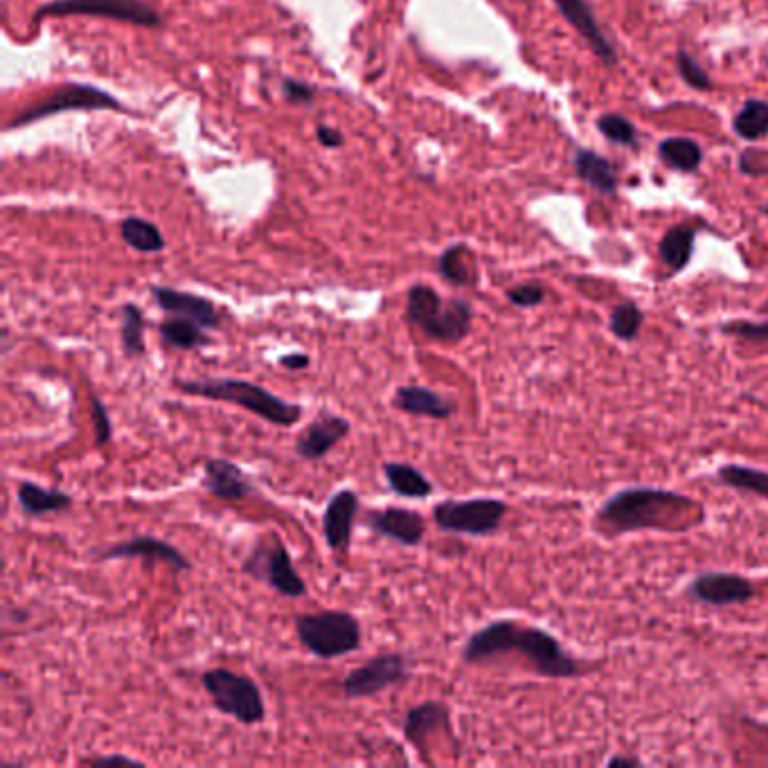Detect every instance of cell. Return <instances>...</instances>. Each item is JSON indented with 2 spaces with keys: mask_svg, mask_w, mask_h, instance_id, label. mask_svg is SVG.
I'll list each match as a JSON object with an SVG mask.
<instances>
[{
  "mask_svg": "<svg viewBox=\"0 0 768 768\" xmlns=\"http://www.w3.org/2000/svg\"><path fill=\"white\" fill-rule=\"evenodd\" d=\"M84 764L91 766H113V764H124V766H142L138 759H131L127 755H100V757H88Z\"/></svg>",
  "mask_w": 768,
  "mask_h": 768,
  "instance_id": "60d3db41",
  "label": "cell"
},
{
  "mask_svg": "<svg viewBox=\"0 0 768 768\" xmlns=\"http://www.w3.org/2000/svg\"><path fill=\"white\" fill-rule=\"evenodd\" d=\"M642 320H645V316H642V311L636 302H622V305H618L611 311L609 327L615 338H620L624 343H631L636 341L640 334Z\"/></svg>",
  "mask_w": 768,
  "mask_h": 768,
  "instance_id": "d6a6232c",
  "label": "cell"
},
{
  "mask_svg": "<svg viewBox=\"0 0 768 768\" xmlns=\"http://www.w3.org/2000/svg\"><path fill=\"white\" fill-rule=\"evenodd\" d=\"M205 332H208V329H203L201 325L192 323V320H185L178 316H169L158 325L160 341H163L167 350H181V352L203 350V347H208L212 343V338Z\"/></svg>",
  "mask_w": 768,
  "mask_h": 768,
  "instance_id": "cb8c5ba5",
  "label": "cell"
},
{
  "mask_svg": "<svg viewBox=\"0 0 768 768\" xmlns=\"http://www.w3.org/2000/svg\"><path fill=\"white\" fill-rule=\"evenodd\" d=\"M93 111V109H111V111H124V106L115 100L113 95L100 91V88L88 86V84H70V86H61L57 91H52L48 97H43L41 102L28 106L14 115V118L7 122V129H19L25 127V124L37 122L43 118H50V115L64 113V111Z\"/></svg>",
  "mask_w": 768,
  "mask_h": 768,
  "instance_id": "30bf717a",
  "label": "cell"
},
{
  "mask_svg": "<svg viewBox=\"0 0 768 768\" xmlns=\"http://www.w3.org/2000/svg\"><path fill=\"white\" fill-rule=\"evenodd\" d=\"M597 129L615 145L633 147L638 142V131L633 127V122L618 113H604L602 118H597Z\"/></svg>",
  "mask_w": 768,
  "mask_h": 768,
  "instance_id": "836d02e7",
  "label": "cell"
},
{
  "mask_svg": "<svg viewBox=\"0 0 768 768\" xmlns=\"http://www.w3.org/2000/svg\"><path fill=\"white\" fill-rule=\"evenodd\" d=\"M723 334L744 338V341H768V323H748V320H735L721 327Z\"/></svg>",
  "mask_w": 768,
  "mask_h": 768,
  "instance_id": "74e56055",
  "label": "cell"
},
{
  "mask_svg": "<svg viewBox=\"0 0 768 768\" xmlns=\"http://www.w3.org/2000/svg\"><path fill=\"white\" fill-rule=\"evenodd\" d=\"M406 320L431 341L455 345L469 336L473 309L467 300H444L428 284H415L406 296Z\"/></svg>",
  "mask_w": 768,
  "mask_h": 768,
  "instance_id": "277c9868",
  "label": "cell"
},
{
  "mask_svg": "<svg viewBox=\"0 0 768 768\" xmlns=\"http://www.w3.org/2000/svg\"><path fill=\"white\" fill-rule=\"evenodd\" d=\"M201 685L221 714H228L244 726H255L266 719L262 690L250 676L226 667H214L203 672Z\"/></svg>",
  "mask_w": 768,
  "mask_h": 768,
  "instance_id": "8992f818",
  "label": "cell"
},
{
  "mask_svg": "<svg viewBox=\"0 0 768 768\" xmlns=\"http://www.w3.org/2000/svg\"><path fill=\"white\" fill-rule=\"evenodd\" d=\"M16 500H19L21 512L28 519H39L46 514L68 512L75 505V498L57 487H41L32 480H19L16 485Z\"/></svg>",
  "mask_w": 768,
  "mask_h": 768,
  "instance_id": "7402d4cb",
  "label": "cell"
},
{
  "mask_svg": "<svg viewBox=\"0 0 768 768\" xmlns=\"http://www.w3.org/2000/svg\"><path fill=\"white\" fill-rule=\"evenodd\" d=\"M687 595L692 600L710 606L746 604L757 595L755 584L750 579L732 573H703L694 577L687 586Z\"/></svg>",
  "mask_w": 768,
  "mask_h": 768,
  "instance_id": "9a60e30c",
  "label": "cell"
},
{
  "mask_svg": "<svg viewBox=\"0 0 768 768\" xmlns=\"http://www.w3.org/2000/svg\"><path fill=\"white\" fill-rule=\"evenodd\" d=\"M505 514L507 503L489 496L469 500L446 498L433 505V523L437 528L449 534H467V537H489L498 532Z\"/></svg>",
  "mask_w": 768,
  "mask_h": 768,
  "instance_id": "ba28073f",
  "label": "cell"
},
{
  "mask_svg": "<svg viewBox=\"0 0 768 768\" xmlns=\"http://www.w3.org/2000/svg\"><path fill=\"white\" fill-rule=\"evenodd\" d=\"M361 509V498L354 489H338L329 498L323 514V539L329 550L347 552L352 543L354 521Z\"/></svg>",
  "mask_w": 768,
  "mask_h": 768,
  "instance_id": "2e32d148",
  "label": "cell"
},
{
  "mask_svg": "<svg viewBox=\"0 0 768 768\" xmlns=\"http://www.w3.org/2000/svg\"><path fill=\"white\" fill-rule=\"evenodd\" d=\"M120 232H122V239L127 241L133 250H138V253H160V250L165 248L163 232L158 230L156 223H151L147 219H140V217L124 219Z\"/></svg>",
  "mask_w": 768,
  "mask_h": 768,
  "instance_id": "4dcf8cb0",
  "label": "cell"
},
{
  "mask_svg": "<svg viewBox=\"0 0 768 768\" xmlns=\"http://www.w3.org/2000/svg\"><path fill=\"white\" fill-rule=\"evenodd\" d=\"M505 296L514 307L532 309L546 302V287L539 282H523V284H516L512 289H507Z\"/></svg>",
  "mask_w": 768,
  "mask_h": 768,
  "instance_id": "d590c367",
  "label": "cell"
},
{
  "mask_svg": "<svg viewBox=\"0 0 768 768\" xmlns=\"http://www.w3.org/2000/svg\"><path fill=\"white\" fill-rule=\"evenodd\" d=\"M93 559L97 561H120V559H142V561H160L176 573H185L192 568V561L185 557L183 550H178L172 543L151 537V534H138V537L113 543V546L93 550Z\"/></svg>",
  "mask_w": 768,
  "mask_h": 768,
  "instance_id": "7c38bea8",
  "label": "cell"
},
{
  "mask_svg": "<svg viewBox=\"0 0 768 768\" xmlns=\"http://www.w3.org/2000/svg\"><path fill=\"white\" fill-rule=\"evenodd\" d=\"M284 95L296 104L314 102V88L298 82V79H287V82H284Z\"/></svg>",
  "mask_w": 768,
  "mask_h": 768,
  "instance_id": "f35d334b",
  "label": "cell"
},
{
  "mask_svg": "<svg viewBox=\"0 0 768 768\" xmlns=\"http://www.w3.org/2000/svg\"><path fill=\"white\" fill-rule=\"evenodd\" d=\"M158 309H163L167 316H178L192 323L201 325L203 329H219L221 314L208 298L196 296V293L169 289V287H151Z\"/></svg>",
  "mask_w": 768,
  "mask_h": 768,
  "instance_id": "ac0fdd59",
  "label": "cell"
},
{
  "mask_svg": "<svg viewBox=\"0 0 768 768\" xmlns=\"http://www.w3.org/2000/svg\"><path fill=\"white\" fill-rule=\"evenodd\" d=\"M91 419H93V428H95V444L97 446H106L113 442V422L109 415V408L104 406V401L93 395L91 392Z\"/></svg>",
  "mask_w": 768,
  "mask_h": 768,
  "instance_id": "8d00e7d4",
  "label": "cell"
},
{
  "mask_svg": "<svg viewBox=\"0 0 768 768\" xmlns=\"http://www.w3.org/2000/svg\"><path fill=\"white\" fill-rule=\"evenodd\" d=\"M507 654H521L539 676L575 678L584 672L579 660L561 647L552 633L539 627H525L519 620H491L471 633L462 647L467 665H482Z\"/></svg>",
  "mask_w": 768,
  "mask_h": 768,
  "instance_id": "6da1fadb",
  "label": "cell"
},
{
  "mask_svg": "<svg viewBox=\"0 0 768 768\" xmlns=\"http://www.w3.org/2000/svg\"><path fill=\"white\" fill-rule=\"evenodd\" d=\"M392 408L413 417L449 419L458 413V401L433 388L408 383V386H399L395 390V395H392Z\"/></svg>",
  "mask_w": 768,
  "mask_h": 768,
  "instance_id": "44dd1931",
  "label": "cell"
},
{
  "mask_svg": "<svg viewBox=\"0 0 768 768\" xmlns=\"http://www.w3.org/2000/svg\"><path fill=\"white\" fill-rule=\"evenodd\" d=\"M352 431L350 419H345L341 415L329 413V410H323L318 413L311 422L307 424L305 431L298 435L296 440V455L305 462H318L323 460L325 455L332 453L336 449V444H341L347 435Z\"/></svg>",
  "mask_w": 768,
  "mask_h": 768,
  "instance_id": "5bb4252c",
  "label": "cell"
},
{
  "mask_svg": "<svg viewBox=\"0 0 768 768\" xmlns=\"http://www.w3.org/2000/svg\"><path fill=\"white\" fill-rule=\"evenodd\" d=\"M555 5L559 14L564 16L579 32V37L588 43V48L595 52L597 59L604 61L606 66L618 64V50H615L611 39L606 37L604 30L600 28V23H597L591 5H588L586 0H555Z\"/></svg>",
  "mask_w": 768,
  "mask_h": 768,
  "instance_id": "e0dca14e",
  "label": "cell"
},
{
  "mask_svg": "<svg viewBox=\"0 0 768 768\" xmlns=\"http://www.w3.org/2000/svg\"><path fill=\"white\" fill-rule=\"evenodd\" d=\"M174 386L178 392L190 397H201L208 401H221V404H232L248 410L255 417L264 419L273 426L289 428L296 426L302 419L300 404L296 401H287L278 395H273L271 390L257 386L253 381L246 379H217V377H205V379H174Z\"/></svg>",
  "mask_w": 768,
  "mask_h": 768,
  "instance_id": "3957f363",
  "label": "cell"
},
{
  "mask_svg": "<svg viewBox=\"0 0 768 768\" xmlns=\"http://www.w3.org/2000/svg\"><path fill=\"white\" fill-rule=\"evenodd\" d=\"M575 172L586 185L600 194H615L618 192L620 178L615 167L604 156L595 154L591 149H579L575 154Z\"/></svg>",
  "mask_w": 768,
  "mask_h": 768,
  "instance_id": "d4e9b609",
  "label": "cell"
},
{
  "mask_svg": "<svg viewBox=\"0 0 768 768\" xmlns=\"http://www.w3.org/2000/svg\"><path fill=\"white\" fill-rule=\"evenodd\" d=\"M658 156L669 169H676V172H683V174H692L701 167L703 151L699 147V142H694L690 138H667L658 145Z\"/></svg>",
  "mask_w": 768,
  "mask_h": 768,
  "instance_id": "83f0119b",
  "label": "cell"
},
{
  "mask_svg": "<svg viewBox=\"0 0 768 768\" xmlns=\"http://www.w3.org/2000/svg\"><path fill=\"white\" fill-rule=\"evenodd\" d=\"M437 273L453 287H476L478 284L476 257L464 244H453L437 257Z\"/></svg>",
  "mask_w": 768,
  "mask_h": 768,
  "instance_id": "603a6c76",
  "label": "cell"
},
{
  "mask_svg": "<svg viewBox=\"0 0 768 768\" xmlns=\"http://www.w3.org/2000/svg\"><path fill=\"white\" fill-rule=\"evenodd\" d=\"M435 732H444V735L453 737L449 708H446L442 701H424L413 705L404 719V737L410 746L417 748V753L422 755V759H426V741L431 739Z\"/></svg>",
  "mask_w": 768,
  "mask_h": 768,
  "instance_id": "ffe728a7",
  "label": "cell"
},
{
  "mask_svg": "<svg viewBox=\"0 0 768 768\" xmlns=\"http://www.w3.org/2000/svg\"><path fill=\"white\" fill-rule=\"evenodd\" d=\"M365 525L381 539L395 541L401 548H417L424 541L426 521L424 516L408 507L370 509L365 514Z\"/></svg>",
  "mask_w": 768,
  "mask_h": 768,
  "instance_id": "4fadbf2b",
  "label": "cell"
},
{
  "mask_svg": "<svg viewBox=\"0 0 768 768\" xmlns=\"http://www.w3.org/2000/svg\"><path fill=\"white\" fill-rule=\"evenodd\" d=\"M145 332H147V320L142 316L140 307L133 305V302L124 305L122 323H120V343L127 359H142V356L147 354Z\"/></svg>",
  "mask_w": 768,
  "mask_h": 768,
  "instance_id": "f1b7e54d",
  "label": "cell"
},
{
  "mask_svg": "<svg viewBox=\"0 0 768 768\" xmlns=\"http://www.w3.org/2000/svg\"><path fill=\"white\" fill-rule=\"evenodd\" d=\"M717 478L732 489L768 500V471L746 467V464H723Z\"/></svg>",
  "mask_w": 768,
  "mask_h": 768,
  "instance_id": "f546056e",
  "label": "cell"
},
{
  "mask_svg": "<svg viewBox=\"0 0 768 768\" xmlns=\"http://www.w3.org/2000/svg\"><path fill=\"white\" fill-rule=\"evenodd\" d=\"M410 678L408 658L399 651H386V654L372 656L368 663L354 667L343 678L341 690L345 699H370L379 692H386L390 687L406 683Z\"/></svg>",
  "mask_w": 768,
  "mask_h": 768,
  "instance_id": "8fae6325",
  "label": "cell"
},
{
  "mask_svg": "<svg viewBox=\"0 0 768 768\" xmlns=\"http://www.w3.org/2000/svg\"><path fill=\"white\" fill-rule=\"evenodd\" d=\"M383 478L388 487L401 498H428L433 494V482L428 480L422 471L408 462H383L381 464Z\"/></svg>",
  "mask_w": 768,
  "mask_h": 768,
  "instance_id": "484cf974",
  "label": "cell"
},
{
  "mask_svg": "<svg viewBox=\"0 0 768 768\" xmlns=\"http://www.w3.org/2000/svg\"><path fill=\"white\" fill-rule=\"evenodd\" d=\"M676 66H678V75L683 77V82L687 86H692L694 91H710L712 88V79L701 68L699 61H696L687 50H678L676 52Z\"/></svg>",
  "mask_w": 768,
  "mask_h": 768,
  "instance_id": "e575fe53",
  "label": "cell"
},
{
  "mask_svg": "<svg viewBox=\"0 0 768 768\" xmlns=\"http://www.w3.org/2000/svg\"><path fill=\"white\" fill-rule=\"evenodd\" d=\"M694 237L696 230L692 226H674L665 232V237L660 239L658 255L669 271L681 273L692 260L694 253Z\"/></svg>",
  "mask_w": 768,
  "mask_h": 768,
  "instance_id": "4316f807",
  "label": "cell"
},
{
  "mask_svg": "<svg viewBox=\"0 0 768 768\" xmlns=\"http://www.w3.org/2000/svg\"><path fill=\"white\" fill-rule=\"evenodd\" d=\"M203 487L210 491L214 498L228 500V503H237L253 496L257 487L239 464L230 462L226 458H205L203 460Z\"/></svg>",
  "mask_w": 768,
  "mask_h": 768,
  "instance_id": "d6986e66",
  "label": "cell"
},
{
  "mask_svg": "<svg viewBox=\"0 0 768 768\" xmlns=\"http://www.w3.org/2000/svg\"><path fill=\"white\" fill-rule=\"evenodd\" d=\"M316 136H318V140H320V145L329 147V149L341 147V145H343V140H345L341 131H336V129H332V127H325V124H323V127H318Z\"/></svg>",
  "mask_w": 768,
  "mask_h": 768,
  "instance_id": "b9f144b4",
  "label": "cell"
},
{
  "mask_svg": "<svg viewBox=\"0 0 768 768\" xmlns=\"http://www.w3.org/2000/svg\"><path fill=\"white\" fill-rule=\"evenodd\" d=\"M241 570L289 600H300L307 595V582L296 570L291 552L273 534L257 539L248 557L241 561Z\"/></svg>",
  "mask_w": 768,
  "mask_h": 768,
  "instance_id": "52a82bcc",
  "label": "cell"
},
{
  "mask_svg": "<svg viewBox=\"0 0 768 768\" xmlns=\"http://www.w3.org/2000/svg\"><path fill=\"white\" fill-rule=\"evenodd\" d=\"M609 766H642V762L636 757H613L609 759Z\"/></svg>",
  "mask_w": 768,
  "mask_h": 768,
  "instance_id": "7bdbcfd3",
  "label": "cell"
},
{
  "mask_svg": "<svg viewBox=\"0 0 768 768\" xmlns=\"http://www.w3.org/2000/svg\"><path fill=\"white\" fill-rule=\"evenodd\" d=\"M694 503L690 496L654 487H631L613 494L597 509V525L609 534L636 530H674L676 519Z\"/></svg>",
  "mask_w": 768,
  "mask_h": 768,
  "instance_id": "7a4b0ae2",
  "label": "cell"
},
{
  "mask_svg": "<svg viewBox=\"0 0 768 768\" xmlns=\"http://www.w3.org/2000/svg\"><path fill=\"white\" fill-rule=\"evenodd\" d=\"M732 127L744 140H759L768 136V102L748 100L732 120Z\"/></svg>",
  "mask_w": 768,
  "mask_h": 768,
  "instance_id": "1f68e13d",
  "label": "cell"
},
{
  "mask_svg": "<svg viewBox=\"0 0 768 768\" xmlns=\"http://www.w3.org/2000/svg\"><path fill=\"white\" fill-rule=\"evenodd\" d=\"M278 365L284 370H291V372H300V370H307L311 365V359L309 354L305 352H291V354H282L278 359Z\"/></svg>",
  "mask_w": 768,
  "mask_h": 768,
  "instance_id": "ab89813d",
  "label": "cell"
},
{
  "mask_svg": "<svg viewBox=\"0 0 768 768\" xmlns=\"http://www.w3.org/2000/svg\"><path fill=\"white\" fill-rule=\"evenodd\" d=\"M43 16H102L140 28H158L163 23V16L145 0H50L34 12V19Z\"/></svg>",
  "mask_w": 768,
  "mask_h": 768,
  "instance_id": "9c48e42d",
  "label": "cell"
},
{
  "mask_svg": "<svg viewBox=\"0 0 768 768\" xmlns=\"http://www.w3.org/2000/svg\"><path fill=\"white\" fill-rule=\"evenodd\" d=\"M762 311H764V314H768V300H766V305H764V309H762Z\"/></svg>",
  "mask_w": 768,
  "mask_h": 768,
  "instance_id": "ee69618b",
  "label": "cell"
},
{
  "mask_svg": "<svg viewBox=\"0 0 768 768\" xmlns=\"http://www.w3.org/2000/svg\"><path fill=\"white\" fill-rule=\"evenodd\" d=\"M296 633L300 645L320 660H334L361 649V622L347 611H316L300 613L296 618Z\"/></svg>",
  "mask_w": 768,
  "mask_h": 768,
  "instance_id": "5b68a950",
  "label": "cell"
}]
</instances>
